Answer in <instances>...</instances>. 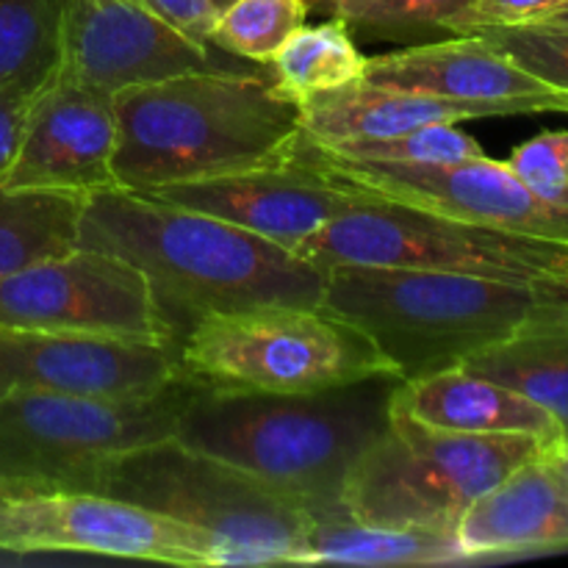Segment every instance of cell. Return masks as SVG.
<instances>
[{
    "mask_svg": "<svg viewBox=\"0 0 568 568\" xmlns=\"http://www.w3.org/2000/svg\"><path fill=\"white\" fill-rule=\"evenodd\" d=\"M78 247L144 272L175 344L211 314L258 305H322L327 272L225 220L131 189L83 200Z\"/></svg>",
    "mask_w": 568,
    "mask_h": 568,
    "instance_id": "cell-1",
    "label": "cell"
},
{
    "mask_svg": "<svg viewBox=\"0 0 568 568\" xmlns=\"http://www.w3.org/2000/svg\"><path fill=\"white\" fill-rule=\"evenodd\" d=\"M399 377H369L311 394H211L200 388L175 438L250 471L311 516L344 510L361 455L392 416Z\"/></svg>",
    "mask_w": 568,
    "mask_h": 568,
    "instance_id": "cell-2",
    "label": "cell"
},
{
    "mask_svg": "<svg viewBox=\"0 0 568 568\" xmlns=\"http://www.w3.org/2000/svg\"><path fill=\"white\" fill-rule=\"evenodd\" d=\"M111 98L114 178L131 192L275 164L300 139V103L272 75L183 72Z\"/></svg>",
    "mask_w": 568,
    "mask_h": 568,
    "instance_id": "cell-3",
    "label": "cell"
},
{
    "mask_svg": "<svg viewBox=\"0 0 568 568\" xmlns=\"http://www.w3.org/2000/svg\"><path fill=\"white\" fill-rule=\"evenodd\" d=\"M322 305L361 327L399 381H414L527 327L568 320V286L344 264L327 270Z\"/></svg>",
    "mask_w": 568,
    "mask_h": 568,
    "instance_id": "cell-4",
    "label": "cell"
},
{
    "mask_svg": "<svg viewBox=\"0 0 568 568\" xmlns=\"http://www.w3.org/2000/svg\"><path fill=\"white\" fill-rule=\"evenodd\" d=\"M87 491L175 519L214 541L220 566L305 564L314 516L250 471L175 436L120 455Z\"/></svg>",
    "mask_w": 568,
    "mask_h": 568,
    "instance_id": "cell-5",
    "label": "cell"
},
{
    "mask_svg": "<svg viewBox=\"0 0 568 568\" xmlns=\"http://www.w3.org/2000/svg\"><path fill=\"white\" fill-rule=\"evenodd\" d=\"M178 372L211 394H311L397 377L377 344L325 305L205 316L178 344Z\"/></svg>",
    "mask_w": 568,
    "mask_h": 568,
    "instance_id": "cell-6",
    "label": "cell"
},
{
    "mask_svg": "<svg viewBox=\"0 0 568 568\" xmlns=\"http://www.w3.org/2000/svg\"><path fill=\"white\" fill-rule=\"evenodd\" d=\"M547 449L521 433L442 430L392 403L388 427L349 475L344 508L364 525L458 530L477 499Z\"/></svg>",
    "mask_w": 568,
    "mask_h": 568,
    "instance_id": "cell-7",
    "label": "cell"
},
{
    "mask_svg": "<svg viewBox=\"0 0 568 568\" xmlns=\"http://www.w3.org/2000/svg\"><path fill=\"white\" fill-rule=\"evenodd\" d=\"M294 253L320 270L394 266L568 286V244L366 197L333 216Z\"/></svg>",
    "mask_w": 568,
    "mask_h": 568,
    "instance_id": "cell-8",
    "label": "cell"
},
{
    "mask_svg": "<svg viewBox=\"0 0 568 568\" xmlns=\"http://www.w3.org/2000/svg\"><path fill=\"white\" fill-rule=\"evenodd\" d=\"M200 388L178 375L131 397L17 392L0 397V480L81 488L100 466L175 436Z\"/></svg>",
    "mask_w": 568,
    "mask_h": 568,
    "instance_id": "cell-9",
    "label": "cell"
},
{
    "mask_svg": "<svg viewBox=\"0 0 568 568\" xmlns=\"http://www.w3.org/2000/svg\"><path fill=\"white\" fill-rule=\"evenodd\" d=\"M0 552L220 566L214 541L194 527L105 494L28 480H0Z\"/></svg>",
    "mask_w": 568,
    "mask_h": 568,
    "instance_id": "cell-10",
    "label": "cell"
},
{
    "mask_svg": "<svg viewBox=\"0 0 568 568\" xmlns=\"http://www.w3.org/2000/svg\"><path fill=\"white\" fill-rule=\"evenodd\" d=\"M294 150L333 183L366 197L568 244V200L544 197L510 170L508 161H494L486 153L453 164H394L338 155L308 142L303 133Z\"/></svg>",
    "mask_w": 568,
    "mask_h": 568,
    "instance_id": "cell-11",
    "label": "cell"
},
{
    "mask_svg": "<svg viewBox=\"0 0 568 568\" xmlns=\"http://www.w3.org/2000/svg\"><path fill=\"white\" fill-rule=\"evenodd\" d=\"M0 327L175 344L144 272L92 247H72L6 275Z\"/></svg>",
    "mask_w": 568,
    "mask_h": 568,
    "instance_id": "cell-12",
    "label": "cell"
},
{
    "mask_svg": "<svg viewBox=\"0 0 568 568\" xmlns=\"http://www.w3.org/2000/svg\"><path fill=\"white\" fill-rule=\"evenodd\" d=\"M59 72L111 94L183 72L272 75L270 67L186 37L144 0H59Z\"/></svg>",
    "mask_w": 568,
    "mask_h": 568,
    "instance_id": "cell-13",
    "label": "cell"
},
{
    "mask_svg": "<svg viewBox=\"0 0 568 568\" xmlns=\"http://www.w3.org/2000/svg\"><path fill=\"white\" fill-rule=\"evenodd\" d=\"M178 375V347L170 342L0 327V397H131L159 392Z\"/></svg>",
    "mask_w": 568,
    "mask_h": 568,
    "instance_id": "cell-14",
    "label": "cell"
},
{
    "mask_svg": "<svg viewBox=\"0 0 568 568\" xmlns=\"http://www.w3.org/2000/svg\"><path fill=\"white\" fill-rule=\"evenodd\" d=\"M114 153L116 114L111 92L55 72L33 100L20 148L0 183L89 197L120 189Z\"/></svg>",
    "mask_w": 568,
    "mask_h": 568,
    "instance_id": "cell-15",
    "label": "cell"
},
{
    "mask_svg": "<svg viewBox=\"0 0 568 568\" xmlns=\"http://www.w3.org/2000/svg\"><path fill=\"white\" fill-rule=\"evenodd\" d=\"M144 194L183 209L203 211L216 220L258 233L292 253L333 216L366 200V194L338 186L322 175L297 150L275 164L205 178V181L172 183Z\"/></svg>",
    "mask_w": 568,
    "mask_h": 568,
    "instance_id": "cell-16",
    "label": "cell"
},
{
    "mask_svg": "<svg viewBox=\"0 0 568 568\" xmlns=\"http://www.w3.org/2000/svg\"><path fill=\"white\" fill-rule=\"evenodd\" d=\"M364 81L455 100L486 116L568 114L566 94L521 70L477 33H449V39L438 42L366 55Z\"/></svg>",
    "mask_w": 568,
    "mask_h": 568,
    "instance_id": "cell-17",
    "label": "cell"
},
{
    "mask_svg": "<svg viewBox=\"0 0 568 568\" xmlns=\"http://www.w3.org/2000/svg\"><path fill=\"white\" fill-rule=\"evenodd\" d=\"M455 532L464 560L568 549V483L541 455L477 499Z\"/></svg>",
    "mask_w": 568,
    "mask_h": 568,
    "instance_id": "cell-18",
    "label": "cell"
},
{
    "mask_svg": "<svg viewBox=\"0 0 568 568\" xmlns=\"http://www.w3.org/2000/svg\"><path fill=\"white\" fill-rule=\"evenodd\" d=\"M392 403L414 419L442 430L521 433L541 438L549 449L564 444L560 425L541 405L460 364L414 381H399Z\"/></svg>",
    "mask_w": 568,
    "mask_h": 568,
    "instance_id": "cell-19",
    "label": "cell"
},
{
    "mask_svg": "<svg viewBox=\"0 0 568 568\" xmlns=\"http://www.w3.org/2000/svg\"><path fill=\"white\" fill-rule=\"evenodd\" d=\"M480 116L486 114L466 103L377 87L361 78L305 98L300 103V133L308 142L338 148L347 142L397 136L430 122H466Z\"/></svg>",
    "mask_w": 568,
    "mask_h": 568,
    "instance_id": "cell-20",
    "label": "cell"
},
{
    "mask_svg": "<svg viewBox=\"0 0 568 568\" xmlns=\"http://www.w3.org/2000/svg\"><path fill=\"white\" fill-rule=\"evenodd\" d=\"M464 560L458 532L419 527H377L353 519L347 508L314 516L305 564L436 566Z\"/></svg>",
    "mask_w": 568,
    "mask_h": 568,
    "instance_id": "cell-21",
    "label": "cell"
},
{
    "mask_svg": "<svg viewBox=\"0 0 568 568\" xmlns=\"http://www.w3.org/2000/svg\"><path fill=\"white\" fill-rule=\"evenodd\" d=\"M460 366L541 405L558 422L568 444V320L527 327L477 349Z\"/></svg>",
    "mask_w": 568,
    "mask_h": 568,
    "instance_id": "cell-22",
    "label": "cell"
},
{
    "mask_svg": "<svg viewBox=\"0 0 568 568\" xmlns=\"http://www.w3.org/2000/svg\"><path fill=\"white\" fill-rule=\"evenodd\" d=\"M83 200L81 194L0 183V281L78 247Z\"/></svg>",
    "mask_w": 568,
    "mask_h": 568,
    "instance_id": "cell-23",
    "label": "cell"
},
{
    "mask_svg": "<svg viewBox=\"0 0 568 568\" xmlns=\"http://www.w3.org/2000/svg\"><path fill=\"white\" fill-rule=\"evenodd\" d=\"M366 55L342 20L303 26L281 44L270 61L275 87L303 103L311 94L344 87L364 78Z\"/></svg>",
    "mask_w": 568,
    "mask_h": 568,
    "instance_id": "cell-24",
    "label": "cell"
},
{
    "mask_svg": "<svg viewBox=\"0 0 568 568\" xmlns=\"http://www.w3.org/2000/svg\"><path fill=\"white\" fill-rule=\"evenodd\" d=\"M59 61V0H0V89H42Z\"/></svg>",
    "mask_w": 568,
    "mask_h": 568,
    "instance_id": "cell-25",
    "label": "cell"
},
{
    "mask_svg": "<svg viewBox=\"0 0 568 568\" xmlns=\"http://www.w3.org/2000/svg\"><path fill=\"white\" fill-rule=\"evenodd\" d=\"M471 0H308L311 11L342 20L366 39H410L419 33H453Z\"/></svg>",
    "mask_w": 568,
    "mask_h": 568,
    "instance_id": "cell-26",
    "label": "cell"
},
{
    "mask_svg": "<svg viewBox=\"0 0 568 568\" xmlns=\"http://www.w3.org/2000/svg\"><path fill=\"white\" fill-rule=\"evenodd\" d=\"M308 17V0H236L216 14L209 42L239 59L270 67L272 55Z\"/></svg>",
    "mask_w": 568,
    "mask_h": 568,
    "instance_id": "cell-27",
    "label": "cell"
},
{
    "mask_svg": "<svg viewBox=\"0 0 568 568\" xmlns=\"http://www.w3.org/2000/svg\"><path fill=\"white\" fill-rule=\"evenodd\" d=\"M327 150L338 155H349V159L394 161V164H453V161L483 155L480 142L469 136L464 128H458V122H430V125L410 128V131L397 133V136L347 142Z\"/></svg>",
    "mask_w": 568,
    "mask_h": 568,
    "instance_id": "cell-28",
    "label": "cell"
},
{
    "mask_svg": "<svg viewBox=\"0 0 568 568\" xmlns=\"http://www.w3.org/2000/svg\"><path fill=\"white\" fill-rule=\"evenodd\" d=\"M466 33L483 37L521 70L568 98V28L530 22V26H477Z\"/></svg>",
    "mask_w": 568,
    "mask_h": 568,
    "instance_id": "cell-29",
    "label": "cell"
},
{
    "mask_svg": "<svg viewBox=\"0 0 568 568\" xmlns=\"http://www.w3.org/2000/svg\"><path fill=\"white\" fill-rule=\"evenodd\" d=\"M508 166L538 194L568 200V131H544L508 155Z\"/></svg>",
    "mask_w": 568,
    "mask_h": 568,
    "instance_id": "cell-30",
    "label": "cell"
},
{
    "mask_svg": "<svg viewBox=\"0 0 568 568\" xmlns=\"http://www.w3.org/2000/svg\"><path fill=\"white\" fill-rule=\"evenodd\" d=\"M566 6L568 0H471L453 33H466L477 26H530L558 14Z\"/></svg>",
    "mask_w": 568,
    "mask_h": 568,
    "instance_id": "cell-31",
    "label": "cell"
},
{
    "mask_svg": "<svg viewBox=\"0 0 568 568\" xmlns=\"http://www.w3.org/2000/svg\"><path fill=\"white\" fill-rule=\"evenodd\" d=\"M39 92H42V89H28V87L0 89V181H3L11 161H14L22 131H26L28 111H31L33 100H37Z\"/></svg>",
    "mask_w": 568,
    "mask_h": 568,
    "instance_id": "cell-32",
    "label": "cell"
},
{
    "mask_svg": "<svg viewBox=\"0 0 568 568\" xmlns=\"http://www.w3.org/2000/svg\"><path fill=\"white\" fill-rule=\"evenodd\" d=\"M144 3L186 37L209 42L211 28L216 22V11L209 0H144Z\"/></svg>",
    "mask_w": 568,
    "mask_h": 568,
    "instance_id": "cell-33",
    "label": "cell"
},
{
    "mask_svg": "<svg viewBox=\"0 0 568 568\" xmlns=\"http://www.w3.org/2000/svg\"><path fill=\"white\" fill-rule=\"evenodd\" d=\"M544 458H547V464L552 466V469L568 483V444H558V447L547 449V453H544Z\"/></svg>",
    "mask_w": 568,
    "mask_h": 568,
    "instance_id": "cell-34",
    "label": "cell"
},
{
    "mask_svg": "<svg viewBox=\"0 0 568 568\" xmlns=\"http://www.w3.org/2000/svg\"><path fill=\"white\" fill-rule=\"evenodd\" d=\"M547 26H558V28H568V6L566 9H560L558 14H552V17H547Z\"/></svg>",
    "mask_w": 568,
    "mask_h": 568,
    "instance_id": "cell-35",
    "label": "cell"
},
{
    "mask_svg": "<svg viewBox=\"0 0 568 568\" xmlns=\"http://www.w3.org/2000/svg\"><path fill=\"white\" fill-rule=\"evenodd\" d=\"M209 3L214 6V11H216V14H220V11H225L227 6H231V3H236V0H209Z\"/></svg>",
    "mask_w": 568,
    "mask_h": 568,
    "instance_id": "cell-36",
    "label": "cell"
}]
</instances>
